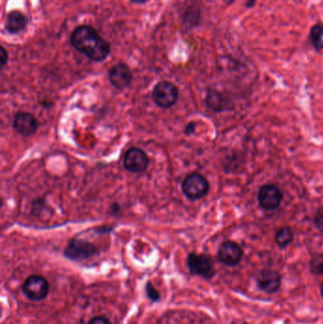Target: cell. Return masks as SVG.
Instances as JSON below:
<instances>
[{
	"label": "cell",
	"mask_w": 323,
	"mask_h": 324,
	"mask_svg": "<svg viewBox=\"0 0 323 324\" xmlns=\"http://www.w3.org/2000/svg\"><path fill=\"white\" fill-rule=\"evenodd\" d=\"M145 292L146 296L152 302H158L160 300V294L156 289L151 282H147L145 286Z\"/></svg>",
	"instance_id": "18"
},
{
	"label": "cell",
	"mask_w": 323,
	"mask_h": 324,
	"mask_svg": "<svg viewBox=\"0 0 323 324\" xmlns=\"http://www.w3.org/2000/svg\"><path fill=\"white\" fill-rule=\"evenodd\" d=\"M99 253L98 248L93 244L81 239H72L66 246L64 254L72 261H84Z\"/></svg>",
	"instance_id": "5"
},
{
	"label": "cell",
	"mask_w": 323,
	"mask_h": 324,
	"mask_svg": "<svg viewBox=\"0 0 323 324\" xmlns=\"http://www.w3.org/2000/svg\"><path fill=\"white\" fill-rule=\"evenodd\" d=\"M294 240V232L290 226L280 228L275 234V243L280 248H286Z\"/></svg>",
	"instance_id": "15"
},
{
	"label": "cell",
	"mask_w": 323,
	"mask_h": 324,
	"mask_svg": "<svg viewBox=\"0 0 323 324\" xmlns=\"http://www.w3.org/2000/svg\"><path fill=\"white\" fill-rule=\"evenodd\" d=\"M320 294H322V298H323V282L320 284Z\"/></svg>",
	"instance_id": "25"
},
{
	"label": "cell",
	"mask_w": 323,
	"mask_h": 324,
	"mask_svg": "<svg viewBox=\"0 0 323 324\" xmlns=\"http://www.w3.org/2000/svg\"><path fill=\"white\" fill-rule=\"evenodd\" d=\"M14 128L18 134L23 136H30L36 134L38 129V120L28 112H19L14 120Z\"/></svg>",
	"instance_id": "11"
},
{
	"label": "cell",
	"mask_w": 323,
	"mask_h": 324,
	"mask_svg": "<svg viewBox=\"0 0 323 324\" xmlns=\"http://www.w3.org/2000/svg\"><path fill=\"white\" fill-rule=\"evenodd\" d=\"M206 104L208 108L216 112L234 110V108L232 99L228 95L217 90H210L208 92Z\"/></svg>",
	"instance_id": "13"
},
{
	"label": "cell",
	"mask_w": 323,
	"mask_h": 324,
	"mask_svg": "<svg viewBox=\"0 0 323 324\" xmlns=\"http://www.w3.org/2000/svg\"><path fill=\"white\" fill-rule=\"evenodd\" d=\"M153 99L160 108H170L178 99V90L170 82H160L154 88Z\"/></svg>",
	"instance_id": "6"
},
{
	"label": "cell",
	"mask_w": 323,
	"mask_h": 324,
	"mask_svg": "<svg viewBox=\"0 0 323 324\" xmlns=\"http://www.w3.org/2000/svg\"><path fill=\"white\" fill-rule=\"evenodd\" d=\"M224 2H226L228 4H232V3H234V0H224Z\"/></svg>",
	"instance_id": "26"
},
{
	"label": "cell",
	"mask_w": 323,
	"mask_h": 324,
	"mask_svg": "<svg viewBox=\"0 0 323 324\" xmlns=\"http://www.w3.org/2000/svg\"></svg>",
	"instance_id": "27"
},
{
	"label": "cell",
	"mask_w": 323,
	"mask_h": 324,
	"mask_svg": "<svg viewBox=\"0 0 323 324\" xmlns=\"http://www.w3.org/2000/svg\"><path fill=\"white\" fill-rule=\"evenodd\" d=\"M187 266L190 274L203 279H212L216 274L214 259L205 253H190L187 258Z\"/></svg>",
	"instance_id": "2"
},
{
	"label": "cell",
	"mask_w": 323,
	"mask_h": 324,
	"mask_svg": "<svg viewBox=\"0 0 323 324\" xmlns=\"http://www.w3.org/2000/svg\"><path fill=\"white\" fill-rule=\"evenodd\" d=\"M284 198L280 189L275 184H264L260 187L258 192L259 206L262 210L272 212L277 210Z\"/></svg>",
	"instance_id": "7"
},
{
	"label": "cell",
	"mask_w": 323,
	"mask_h": 324,
	"mask_svg": "<svg viewBox=\"0 0 323 324\" xmlns=\"http://www.w3.org/2000/svg\"><path fill=\"white\" fill-rule=\"evenodd\" d=\"M196 124L194 122L188 124V126H186V128H185V134L188 136L192 135L196 132Z\"/></svg>",
	"instance_id": "22"
},
{
	"label": "cell",
	"mask_w": 323,
	"mask_h": 324,
	"mask_svg": "<svg viewBox=\"0 0 323 324\" xmlns=\"http://www.w3.org/2000/svg\"><path fill=\"white\" fill-rule=\"evenodd\" d=\"M108 76L112 86L118 90H124L129 86L133 78L130 68L124 63H118L112 66Z\"/></svg>",
	"instance_id": "12"
},
{
	"label": "cell",
	"mask_w": 323,
	"mask_h": 324,
	"mask_svg": "<svg viewBox=\"0 0 323 324\" xmlns=\"http://www.w3.org/2000/svg\"><path fill=\"white\" fill-rule=\"evenodd\" d=\"M124 165L127 171L142 172L147 169L149 165V158L144 150L133 147L124 154Z\"/></svg>",
	"instance_id": "9"
},
{
	"label": "cell",
	"mask_w": 323,
	"mask_h": 324,
	"mask_svg": "<svg viewBox=\"0 0 323 324\" xmlns=\"http://www.w3.org/2000/svg\"><path fill=\"white\" fill-rule=\"evenodd\" d=\"M8 52H6V50L1 46V55H0V61H1V68H4L6 66V64L8 63Z\"/></svg>",
	"instance_id": "21"
},
{
	"label": "cell",
	"mask_w": 323,
	"mask_h": 324,
	"mask_svg": "<svg viewBox=\"0 0 323 324\" xmlns=\"http://www.w3.org/2000/svg\"><path fill=\"white\" fill-rule=\"evenodd\" d=\"M256 2H257V0H248V2L246 3V8H252V7L255 6Z\"/></svg>",
	"instance_id": "23"
},
{
	"label": "cell",
	"mask_w": 323,
	"mask_h": 324,
	"mask_svg": "<svg viewBox=\"0 0 323 324\" xmlns=\"http://www.w3.org/2000/svg\"><path fill=\"white\" fill-rule=\"evenodd\" d=\"M149 0H131L132 3L134 4H138V5H142V4H145L147 3Z\"/></svg>",
	"instance_id": "24"
},
{
	"label": "cell",
	"mask_w": 323,
	"mask_h": 324,
	"mask_svg": "<svg viewBox=\"0 0 323 324\" xmlns=\"http://www.w3.org/2000/svg\"><path fill=\"white\" fill-rule=\"evenodd\" d=\"M309 40L316 50H323V24L318 23L311 28Z\"/></svg>",
	"instance_id": "16"
},
{
	"label": "cell",
	"mask_w": 323,
	"mask_h": 324,
	"mask_svg": "<svg viewBox=\"0 0 323 324\" xmlns=\"http://www.w3.org/2000/svg\"><path fill=\"white\" fill-rule=\"evenodd\" d=\"M256 282L259 288L264 293L275 294L280 288L282 277L276 270H264L258 274Z\"/></svg>",
	"instance_id": "10"
},
{
	"label": "cell",
	"mask_w": 323,
	"mask_h": 324,
	"mask_svg": "<svg viewBox=\"0 0 323 324\" xmlns=\"http://www.w3.org/2000/svg\"><path fill=\"white\" fill-rule=\"evenodd\" d=\"M72 45L94 62H102L110 54V44L94 28L82 25L76 28L70 37Z\"/></svg>",
	"instance_id": "1"
},
{
	"label": "cell",
	"mask_w": 323,
	"mask_h": 324,
	"mask_svg": "<svg viewBox=\"0 0 323 324\" xmlns=\"http://www.w3.org/2000/svg\"><path fill=\"white\" fill-rule=\"evenodd\" d=\"M242 256L244 252L240 244L232 240L221 244L217 252L218 260L228 266H235L239 264L242 261Z\"/></svg>",
	"instance_id": "8"
},
{
	"label": "cell",
	"mask_w": 323,
	"mask_h": 324,
	"mask_svg": "<svg viewBox=\"0 0 323 324\" xmlns=\"http://www.w3.org/2000/svg\"><path fill=\"white\" fill-rule=\"evenodd\" d=\"M309 270L312 274L316 276L323 275V254H316L314 255L310 262H309Z\"/></svg>",
	"instance_id": "17"
},
{
	"label": "cell",
	"mask_w": 323,
	"mask_h": 324,
	"mask_svg": "<svg viewBox=\"0 0 323 324\" xmlns=\"http://www.w3.org/2000/svg\"><path fill=\"white\" fill-rule=\"evenodd\" d=\"M182 190L188 199L198 200L208 194L210 184L204 176L198 172H192L183 181Z\"/></svg>",
	"instance_id": "4"
},
{
	"label": "cell",
	"mask_w": 323,
	"mask_h": 324,
	"mask_svg": "<svg viewBox=\"0 0 323 324\" xmlns=\"http://www.w3.org/2000/svg\"><path fill=\"white\" fill-rule=\"evenodd\" d=\"M22 292L30 300L40 302L50 293V284L41 275H30L22 284Z\"/></svg>",
	"instance_id": "3"
},
{
	"label": "cell",
	"mask_w": 323,
	"mask_h": 324,
	"mask_svg": "<svg viewBox=\"0 0 323 324\" xmlns=\"http://www.w3.org/2000/svg\"><path fill=\"white\" fill-rule=\"evenodd\" d=\"M28 24V18L19 10H12L8 14L5 22V30L10 34H18L23 32Z\"/></svg>",
	"instance_id": "14"
},
{
	"label": "cell",
	"mask_w": 323,
	"mask_h": 324,
	"mask_svg": "<svg viewBox=\"0 0 323 324\" xmlns=\"http://www.w3.org/2000/svg\"><path fill=\"white\" fill-rule=\"evenodd\" d=\"M313 224H314V228L320 234H323V206L318 208L316 210V212H314Z\"/></svg>",
	"instance_id": "19"
},
{
	"label": "cell",
	"mask_w": 323,
	"mask_h": 324,
	"mask_svg": "<svg viewBox=\"0 0 323 324\" xmlns=\"http://www.w3.org/2000/svg\"><path fill=\"white\" fill-rule=\"evenodd\" d=\"M88 324H112V322L104 316H97L92 318Z\"/></svg>",
	"instance_id": "20"
}]
</instances>
